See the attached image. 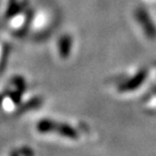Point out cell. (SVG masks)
<instances>
[{"instance_id":"cell-2","label":"cell","mask_w":156,"mask_h":156,"mask_svg":"<svg viewBox=\"0 0 156 156\" xmlns=\"http://www.w3.org/2000/svg\"><path fill=\"white\" fill-rule=\"evenodd\" d=\"M145 78H146V72L144 70H141L140 72L135 74L133 77L123 81V82H121L119 84L118 89L120 90L121 92L133 91V90L137 89L138 87L142 85V83L144 82Z\"/></svg>"},{"instance_id":"cell-7","label":"cell","mask_w":156,"mask_h":156,"mask_svg":"<svg viewBox=\"0 0 156 156\" xmlns=\"http://www.w3.org/2000/svg\"><path fill=\"white\" fill-rule=\"evenodd\" d=\"M43 105V99L41 98H33L30 101H27L26 104H23L20 107V113H27V112L36 110Z\"/></svg>"},{"instance_id":"cell-8","label":"cell","mask_w":156,"mask_h":156,"mask_svg":"<svg viewBox=\"0 0 156 156\" xmlns=\"http://www.w3.org/2000/svg\"><path fill=\"white\" fill-rule=\"evenodd\" d=\"M11 84L14 86V88H16L20 91H24L27 90V82L21 76H15L11 79Z\"/></svg>"},{"instance_id":"cell-3","label":"cell","mask_w":156,"mask_h":156,"mask_svg":"<svg viewBox=\"0 0 156 156\" xmlns=\"http://www.w3.org/2000/svg\"><path fill=\"white\" fill-rule=\"evenodd\" d=\"M27 6H29V3L26 0H23V1H20V0H9L5 12L6 18L9 20V18H13L21 14L23 12L27 10Z\"/></svg>"},{"instance_id":"cell-4","label":"cell","mask_w":156,"mask_h":156,"mask_svg":"<svg viewBox=\"0 0 156 156\" xmlns=\"http://www.w3.org/2000/svg\"><path fill=\"white\" fill-rule=\"evenodd\" d=\"M54 133L58 134L61 137H64V138L71 139V140H76L79 137L78 131L75 128L67 123H60V122L57 123V126H56Z\"/></svg>"},{"instance_id":"cell-6","label":"cell","mask_w":156,"mask_h":156,"mask_svg":"<svg viewBox=\"0 0 156 156\" xmlns=\"http://www.w3.org/2000/svg\"><path fill=\"white\" fill-rule=\"evenodd\" d=\"M57 123V121L52 120V119H43L37 124V130L41 134H52L55 132Z\"/></svg>"},{"instance_id":"cell-1","label":"cell","mask_w":156,"mask_h":156,"mask_svg":"<svg viewBox=\"0 0 156 156\" xmlns=\"http://www.w3.org/2000/svg\"><path fill=\"white\" fill-rule=\"evenodd\" d=\"M135 18L141 26L143 32L149 39L156 38V26L151 16L144 8H138L135 12Z\"/></svg>"},{"instance_id":"cell-5","label":"cell","mask_w":156,"mask_h":156,"mask_svg":"<svg viewBox=\"0 0 156 156\" xmlns=\"http://www.w3.org/2000/svg\"><path fill=\"white\" fill-rule=\"evenodd\" d=\"M73 47L72 37L69 35H63L58 41V52L61 58L67 59L71 54Z\"/></svg>"},{"instance_id":"cell-10","label":"cell","mask_w":156,"mask_h":156,"mask_svg":"<svg viewBox=\"0 0 156 156\" xmlns=\"http://www.w3.org/2000/svg\"><path fill=\"white\" fill-rule=\"evenodd\" d=\"M4 98H5V94H0V107H1L2 102L4 101Z\"/></svg>"},{"instance_id":"cell-9","label":"cell","mask_w":156,"mask_h":156,"mask_svg":"<svg viewBox=\"0 0 156 156\" xmlns=\"http://www.w3.org/2000/svg\"><path fill=\"white\" fill-rule=\"evenodd\" d=\"M34 152L33 150H30V148H27L26 147V149L23 148V150L20 151H13V152H11V154H13V155H20V154H26V155H30V154H33Z\"/></svg>"}]
</instances>
